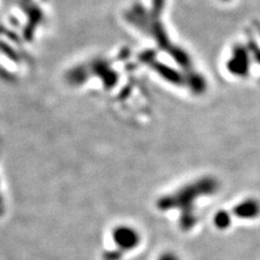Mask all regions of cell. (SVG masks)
I'll return each instance as SVG.
<instances>
[{
    "label": "cell",
    "mask_w": 260,
    "mask_h": 260,
    "mask_svg": "<svg viewBox=\"0 0 260 260\" xmlns=\"http://www.w3.org/2000/svg\"><path fill=\"white\" fill-rule=\"evenodd\" d=\"M233 215L241 220H255L260 216V202L257 199H244L233 207Z\"/></svg>",
    "instance_id": "cell-1"
},
{
    "label": "cell",
    "mask_w": 260,
    "mask_h": 260,
    "mask_svg": "<svg viewBox=\"0 0 260 260\" xmlns=\"http://www.w3.org/2000/svg\"><path fill=\"white\" fill-rule=\"evenodd\" d=\"M248 53L243 49H235L226 64L228 71L234 76H246L248 73Z\"/></svg>",
    "instance_id": "cell-2"
},
{
    "label": "cell",
    "mask_w": 260,
    "mask_h": 260,
    "mask_svg": "<svg viewBox=\"0 0 260 260\" xmlns=\"http://www.w3.org/2000/svg\"><path fill=\"white\" fill-rule=\"evenodd\" d=\"M214 224L218 230H226L231 225V215L224 210H219L215 214Z\"/></svg>",
    "instance_id": "cell-3"
},
{
    "label": "cell",
    "mask_w": 260,
    "mask_h": 260,
    "mask_svg": "<svg viewBox=\"0 0 260 260\" xmlns=\"http://www.w3.org/2000/svg\"><path fill=\"white\" fill-rule=\"evenodd\" d=\"M220 2H224V3H226V2H231V0H220Z\"/></svg>",
    "instance_id": "cell-4"
}]
</instances>
